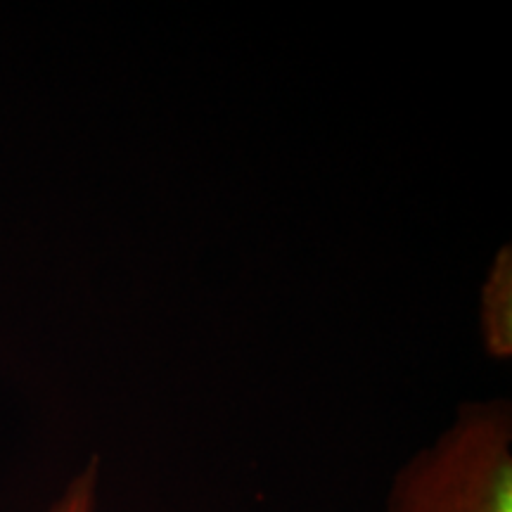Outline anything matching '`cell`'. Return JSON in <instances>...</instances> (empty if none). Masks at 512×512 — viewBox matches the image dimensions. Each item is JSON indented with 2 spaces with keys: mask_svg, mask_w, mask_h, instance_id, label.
Returning <instances> with one entry per match:
<instances>
[{
  "mask_svg": "<svg viewBox=\"0 0 512 512\" xmlns=\"http://www.w3.org/2000/svg\"><path fill=\"white\" fill-rule=\"evenodd\" d=\"M98 458H93L83 470L69 482L64 494L48 512H98Z\"/></svg>",
  "mask_w": 512,
  "mask_h": 512,
  "instance_id": "3",
  "label": "cell"
},
{
  "mask_svg": "<svg viewBox=\"0 0 512 512\" xmlns=\"http://www.w3.org/2000/svg\"><path fill=\"white\" fill-rule=\"evenodd\" d=\"M482 339L486 354L512 356V252L505 245L496 254L482 287Z\"/></svg>",
  "mask_w": 512,
  "mask_h": 512,
  "instance_id": "2",
  "label": "cell"
},
{
  "mask_svg": "<svg viewBox=\"0 0 512 512\" xmlns=\"http://www.w3.org/2000/svg\"><path fill=\"white\" fill-rule=\"evenodd\" d=\"M387 512H512L510 403L460 406L437 444L394 477Z\"/></svg>",
  "mask_w": 512,
  "mask_h": 512,
  "instance_id": "1",
  "label": "cell"
}]
</instances>
